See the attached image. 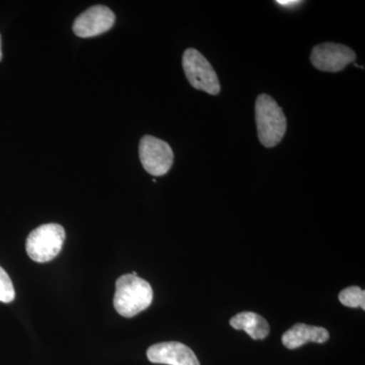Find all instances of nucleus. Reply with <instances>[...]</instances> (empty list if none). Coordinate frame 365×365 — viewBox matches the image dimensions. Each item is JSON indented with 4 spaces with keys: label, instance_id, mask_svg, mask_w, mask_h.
<instances>
[{
    "label": "nucleus",
    "instance_id": "ddd939ff",
    "mask_svg": "<svg viewBox=\"0 0 365 365\" xmlns=\"http://www.w3.org/2000/svg\"><path fill=\"white\" fill-rule=\"evenodd\" d=\"M276 4L282 6H294L302 4V1H297V0H278V1H276Z\"/></svg>",
    "mask_w": 365,
    "mask_h": 365
},
{
    "label": "nucleus",
    "instance_id": "20e7f679",
    "mask_svg": "<svg viewBox=\"0 0 365 365\" xmlns=\"http://www.w3.org/2000/svg\"><path fill=\"white\" fill-rule=\"evenodd\" d=\"M182 64L186 78L194 88L212 96L220 93L217 74L200 52L189 48L182 55Z\"/></svg>",
    "mask_w": 365,
    "mask_h": 365
},
{
    "label": "nucleus",
    "instance_id": "4468645a",
    "mask_svg": "<svg viewBox=\"0 0 365 365\" xmlns=\"http://www.w3.org/2000/svg\"><path fill=\"white\" fill-rule=\"evenodd\" d=\"M2 59V51H1V36H0V61Z\"/></svg>",
    "mask_w": 365,
    "mask_h": 365
},
{
    "label": "nucleus",
    "instance_id": "0eeeda50",
    "mask_svg": "<svg viewBox=\"0 0 365 365\" xmlns=\"http://www.w3.org/2000/svg\"><path fill=\"white\" fill-rule=\"evenodd\" d=\"M115 14L105 6H91L74 21L72 30L81 38L96 37L111 30L114 26Z\"/></svg>",
    "mask_w": 365,
    "mask_h": 365
},
{
    "label": "nucleus",
    "instance_id": "f257e3e1",
    "mask_svg": "<svg viewBox=\"0 0 365 365\" xmlns=\"http://www.w3.org/2000/svg\"><path fill=\"white\" fill-rule=\"evenodd\" d=\"M153 292L148 281L126 274L116 281L114 307L125 318H132L150 307Z\"/></svg>",
    "mask_w": 365,
    "mask_h": 365
},
{
    "label": "nucleus",
    "instance_id": "9d476101",
    "mask_svg": "<svg viewBox=\"0 0 365 365\" xmlns=\"http://www.w3.org/2000/svg\"><path fill=\"white\" fill-rule=\"evenodd\" d=\"M230 324L235 330L245 331L254 340L265 339L270 333L268 322L260 314L251 312L235 314L230 319Z\"/></svg>",
    "mask_w": 365,
    "mask_h": 365
},
{
    "label": "nucleus",
    "instance_id": "423d86ee",
    "mask_svg": "<svg viewBox=\"0 0 365 365\" xmlns=\"http://www.w3.org/2000/svg\"><path fill=\"white\" fill-rule=\"evenodd\" d=\"M356 54L351 48L335 43L317 45L311 54L312 64L319 71L339 72L354 62Z\"/></svg>",
    "mask_w": 365,
    "mask_h": 365
},
{
    "label": "nucleus",
    "instance_id": "7ed1b4c3",
    "mask_svg": "<svg viewBox=\"0 0 365 365\" xmlns=\"http://www.w3.org/2000/svg\"><path fill=\"white\" fill-rule=\"evenodd\" d=\"M66 237L63 227L57 223L40 225L26 239V253L37 263H47L61 252Z\"/></svg>",
    "mask_w": 365,
    "mask_h": 365
},
{
    "label": "nucleus",
    "instance_id": "6e6552de",
    "mask_svg": "<svg viewBox=\"0 0 365 365\" xmlns=\"http://www.w3.org/2000/svg\"><path fill=\"white\" fill-rule=\"evenodd\" d=\"M148 359L153 364L167 365H200L195 353L180 342H163L150 346Z\"/></svg>",
    "mask_w": 365,
    "mask_h": 365
},
{
    "label": "nucleus",
    "instance_id": "1a4fd4ad",
    "mask_svg": "<svg viewBox=\"0 0 365 365\" xmlns=\"http://www.w3.org/2000/svg\"><path fill=\"white\" fill-rule=\"evenodd\" d=\"M330 334L322 327L297 324L283 334L282 343L288 349H297L309 342L325 343Z\"/></svg>",
    "mask_w": 365,
    "mask_h": 365
},
{
    "label": "nucleus",
    "instance_id": "9b49d317",
    "mask_svg": "<svg viewBox=\"0 0 365 365\" xmlns=\"http://www.w3.org/2000/svg\"><path fill=\"white\" fill-rule=\"evenodd\" d=\"M339 300L343 306L361 307L365 309V292L359 287L345 288L339 294Z\"/></svg>",
    "mask_w": 365,
    "mask_h": 365
},
{
    "label": "nucleus",
    "instance_id": "f03ea898",
    "mask_svg": "<svg viewBox=\"0 0 365 365\" xmlns=\"http://www.w3.org/2000/svg\"><path fill=\"white\" fill-rule=\"evenodd\" d=\"M255 117L262 145L271 148L281 143L287 132V117L272 97L262 93L257 98Z\"/></svg>",
    "mask_w": 365,
    "mask_h": 365
},
{
    "label": "nucleus",
    "instance_id": "39448f33",
    "mask_svg": "<svg viewBox=\"0 0 365 365\" xmlns=\"http://www.w3.org/2000/svg\"><path fill=\"white\" fill-rule=\"evenodd\" d=\"M139 158L144 170L155 177L167 175L174 163V153L169 144L150 135L143 136L141 139Z\"/></svg>",
    "mask_w": 365,
    "mask_h": 365
},
{
    "label": "nucleus",
    "instance_id": "f8f14e48",
    "mask_svg": "<svg viewBox=\"0 0 365 365\" xmlns=\"http://www.w3.org/2000/svg\"><path fill=\"white\" fill-rule=\"evenodd\" d=\"M16 297V292L9 274L4 268L0 267V302L9 304Z\"/></svg>",
    "mask_w": 365,
    "mask_h": 365
}]
</instances>
